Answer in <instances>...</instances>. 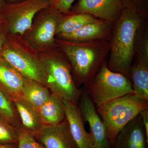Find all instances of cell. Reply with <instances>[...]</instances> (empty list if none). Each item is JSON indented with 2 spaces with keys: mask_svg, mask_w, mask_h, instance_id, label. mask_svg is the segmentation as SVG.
<instances>
[{
  "mask_svg": "<svg viewBox=\"0 0 148 148\" xmlns=\"http://www.w3.org/2000/svg\"><path fill=\"white\" fill-rule=\"evenodd\" d=\"M56 42L68 59L79 88L87 84L107 62L110 48L108 40L77 42L56 38Z\"/></svg>",
  "mask_w": 148,
  "mask_h": 148,
  "instance_id": "obj_1",
  "label": "cell"
},
{
  "mask_svg": "<svg viewBox=\"0 0 148 148\" xmlns=\"http://www.w3.org/2000/svg\"><path fill=\"white\" fill-rule=\"evenodd\" d=\"M145 19L147 18L124 8L114 25L110 40L107 66L112 71L122 74L129 79L130 69L134 58L135 36Z\"/></svg>",
  "mask_w": 148,
  "mask_h": 148,
  "instance_id": "obj_2",
  "label": "cell"
},
{
  "mask_svg": "<svg viewBox=\"0 0 148 148\" xmlns=\"http://www.w3.org/2000/svg\"><path fill=\"white\" fill-rule=\"evenodd\" d=\"M40 54L45 70L47 87L51 93L78 106L83 90L76 85L64 53L57 47Z\"/></svg>",
  "mask_w": 148,
  "mask_h": 148,
  "instance_id": "obj_3",
  "label": "cell"
},
{
  "mask_svg": "<svg viewBox=\"0 0 148 148\" xmlns=\"http://www.w3.org/2000/svg\"><path fill=\"white\" fill-rule=\"evenodd\" d=\"M97 108L108 132L110 144L114 147L121 130L143 111L148 109V99L135 93H130Z\"/></svg>",
  "mask_w": 148,
  "mask_h": 148,
  "instance_id": "obj_4",
  "label": "cell"
},
{
  "mask_svg": "<svg viewBox=\"0 0 148 148\" xmlns=\"http://www.w3.org/2000/svg\"><path fill=\"white\" fill-rule=\"evenodd\" d=\"M4 59L23 76L47 86L46 76L40 53L21 36L8 34L0 51Z\"/></svg>",
  "mask_w": 148,
  "mask_h": 148,
  "instance_id": "obj_5",
  "label": "cell"
},
{
  "mask_svg": "<svg viewBox=\"0 0 148 148\" xmlns=\"http://www.w3.org/2000/svg\"><path fill=\"white\" fill-rule=\"evenodd\" d=\"M86 92L96 107L123 95L134 93L130 80L108 68L107 62L87 84Z\"/></svg>",
  "mask_w": 148,
  "mask_h": 148,
  "instance_id": "obj_6",
  "label": "cell"
},
{
  "mask_svg": "<svg viewBox=\"0 0 148 148\" xmlns=\"http://www.w3.org/2000/svg\"><path fill=\"white\" fill-rule=\"evenodd\" d=\"M62 15L50 6L42 10L37 14L31 27L21 36L38 53H45L55 49L57 48L56 28Z\"/></svg>",
  "mask_w": 148,
  "mask_h": 148,
  "instance_id": "obj_7",
  "label": "cell"
},
{
  "mask_svg": "<svg viewBox=\"0 0 148 148\" xmlns=\"http://www.w3.org/2000/svg\"><path fill=\"white\" fill-rule=\"evenodd\" d=\"M53 0H22L6 4L0 12L8 34L22 36L37 14L49 7Z\"/></svg>",
  "mask_w": 148,
  "mask_h": 148,
  "instance_id": "obj_8",
  "label": "cell"
},
{
  "mask_svg": "<svg viewBox=\"0 0 148 148\" xmlns=\"http://www.w3.org/2000/svg\"><path fill=\"white\" fill-rule=\"evenodd\" d=\"M124 8L121 0H79L71 12L88 14L115 25Z\"/></svg>",
  "mask_w": 148,
  "mask_h": 148,
  "instance_id": "obj_9",
  "label": "cell"
},
{
  "mask_svg": "<svg viewBox=\"0 0 148 148\" xmlns=\"http://www.w3.org/2000/svg\"><path fill=\"white\" fill-rule=\"evenodd\" d=\"M78 107L84 120L88 123L96 148H110L105 125L87 92L83 91Z\"/></svg>",
  "mask_w": 148,
  "mask_h": 148,
  "instance_id": "obj_10",
  "label": "cell"
},
{
  "mask_svg": "<svg viewBox=\"0 0 148 148\" xmlns=\"http://www.w3.org/2000/svg\"><path fill=\"white\" fill-rule=\"evenodd\" d=\"M32 135L45 148H78L66 118L56 125H43Z\"/></svg>",
  "mask_w": 148,
  "mask_h": 148,
  "instance_id": "obj_11",
  "label": "cell"
},
{
  "mask_svg": "<svg viewBox=\"0 0 148 148\" xmlns=\"http://www.w3.org/2000/svg\"><path fill=\"white\" fill-rule=\"evenodd\" d=\"M63 101L65 107L66 118L78 148H96L92 135L86 130L85 121L78 106L66 100Z\"/></svg>",
  "mask_w": 148,
  "mask_h": 148,
  "instance_id": "obj_12",
  "label": "cell"
},
{
  "mask_svg": "<svg viewBox=\"0 0 148 148\" xmlns=\"http://www.w3.org/2000/svg\"><path fill=\"white\" fill-rule=\"evenodd\" d=\"M24 76L0 57V89L12 102L22 99Z\"/></svg>",
  "mask_w": 148,
  "mask_h": 148,
  "instance_id": "obj_13",
  "label": "cell"
},
{
  "mask_svg": "<svg viewBox=\"0 0 148 148\" xmlns=\"http://www.w3.org/2000/svg\"><path fill=\"white\" fill-rule=\"evenodd\" d=\"M148 142L140 114L131 121L119 133L114 148H147Z\"/></svg>",
  "mask_w": 148,
  "mask_h": 148,
  "instance_id": "obj_14",
  "label": "cell"
},
{
  "mask_svg": "<svg viewBox=\"0 0 148 148\" xmlns=\"http://www.w3.org/2000/svg\"><path fill=\"white\" fill-rule=\"evenodd\" d=\"M114 25L108 21L99 19L86 25L76 32L60 35L56 38L77 42L97 40H110Z\"/></svg>",
  "mask_w": 148,
  "mask_h": 148,
  "instance_id": "obj_15",
  "label": "cell"
},
{
  "mask_svg": "<svg viewBox=\"0 0 148 148\" xmlns=\"http://www.w3.org/2000/svg\"><path fill=\"white\" fill-rule=\"evenodd\" d=\"M38 112L44 125H56L66 119L63 99L52 93Z\"/></svg>",
  "mask_w": 148,
  "mask_h": 148,
  "instance_id": "obj_16",
  "label": "cell"
},
{
  "mask_svg": "<svg viewBox=\"0 0 148 148\" xmlns=\"http://www.w3.org/2000/svg\"><path fill=\"white\" fill-rule=\"evenodd\" d=\"M44 85L24 76L22 99L38 111L51 94Z\"/></svg>",
  "mask_w": 148,
  "mask_h": 148,
  "instance_id": "obj_17",
  "label": "cell"
},
{
  "mask_svg": "<svg viewBox=\"0 0 148 148\" xmlns=\"http://www.w3.org/2000/svg\"><path fill=\"white\" fill-rule=\"evenodd\" d=\"M99 19L88 14L70 12L62 14L56 28V37L71 34L87 24L95 22Z\"/></svg>",
  "mask_w": 148,
  "mask_h": 148,
  "instance_id": "obj_18",
  "label": "cell"
},
{
  "mask_svg": "<svg viewBox=\"0 0 148 148\" xmlns=\"http://www.w3.org/2000/svg\"><path fill=\"white\" fill-rule=\"evenodd\" d=\"M129 76L134 93L148 99V61L133 60Z\"/></svg>",
  "mask_w": 148,
  "mask_h": 148,
  "instance_id": "obj_19",
  "label": "cell"
},
{
  "mask_svg": "<svg viewBox=\"0 0 148 148\" xmlns=\"http://www.w3.org/2000/svg\"><path fill=\"white\" fill-rule=\"evenodd\" d=\"M14 103L18 112L22 129L33 134L41 128L44 125L36 110L22 99Z\"/></svg>",
  "mask_w": 148,
  "mask_h": 148,
  "instance_id": "obj_20",
  "label": "cell"
},
{
  "mask_svg": "<svg viewBox=\"0 0 148 148\" xmlns=\"http://www.w3.org/2000/svg\"><path fill=\"white\" fill-rule=\"evenodd\" d=\"M0 117L16 129L22 128L18 112L14 102L0 89Z\"/></svg>",
  "mask_w": 148,
  "mask_h": 148,
  "instance_id": "obj_21",
  "label": "cell"
},
{
  "mask_svg": "<svg viewBox=\"0 0 148 148\" xmlns=\"http://www.w3.org/2000/svg\"><path fill=\"white\" fill-rule=\"evenodd\" d=\"M17 130L0 117V145H17Z\"/></svg>",
  "mask_w": 148,
  "mask_h": 148,
  "instance_id": "obj_22",
  "label": "cell"
},
{
  "mask_svg": "<svg viewBox=\"0 0 148 148\" xmlns=\"http://www.w3.org/2000/svg\"><path fill=\"white\" fill-rule=\"evenodd\" d=\"M17 130V148H45L37 141L32 133L22 128Z\"/></svg>",
  "mask_w": 148,
  "mask_h": 148,
  "instance_id": "obj_23",
  "label": "cell"
},
{
  "mask_svg": "<svg viewBox=\"0 0 148 148\" xmlns=\"http://www.w3.org/2000/svg\"><path fill=\"white\" fill-rule=\"evenodd\" d=\"M75 0H53L51 5L54 9L62 14H66L71 12L73 4Z\"/></svg>",
  "mask_w": 148,
  "mask_h": 148,
  "instance_id": "obj_24",
  "label": "cell"
},
{
  "mask_svg": "<svg viewBox=\"0 0 148 148\" xmlns=\"http://www.w3.org/2000/svg\"><path fill=\"white\" fill-rule=\"evenodd\" d=\"M8 35V32L4 24H0V51L6 40Z\"/></svg>",
  "mask_w": 148,
  "mask_h": 148,
  "instance_id": "obj_25",
  "label": "cell"
},
{
  "mask_svg": "<svg viewBox=\"0 0 148 148\" xmlns=\"http://www.w3.org/2000/svg\"><path fill=\"white\" fill-rule=\"evenodd\" d=\"M140 114L142 118V121L145 132L146 138L148 143V109L143 111Z\"/></svg>",
  "mask_w": 148,
  "mask_h": 148,
  "instance_id": "obj_26",
  "label": "cell"
},
{
  "mask_svg": "<svg viewBox=\"0 0 148 148\" xmlns=\"http://www.w3.org/2000/svg\"><path fill=\"white\" fill-rule=\"evenodd\" d=\"M0 148H17V145H0Z\"/></svg>",
  "mask_w": 148,
  "mask_h": 148,
  "instance_id": "obj_27",
  "label": "cell"
},
{
  "mask_svg": "<svg viewBox=\"0 0 148 148\" xmlns=\"http://www.w3.org/2000/svg\"><path fill=\"white\" fill-rule=\"evenodd\" d=\"M5 4L3 0H0V12L3 9Z\"/></svg>",
  "mask_w": 148,
  "mask_h": 148,
  "instance_id": "obj_28",
  "label": "cell"
},
{
  "mask_svg": "<svg viewBox=\"0 0 148 148\" xmlns=\"http://www.w3.org/2000/svg\"><path fill=\"white\" fill-rule=\"evenodd\" d=\"M3 23H4L3 19L1 15L0 14V24H3Z\"/></svg>",
  "mask_w": 148,
  "mask_h": 148,
  "instance_id": "obj_29",
  "label": "cell"
},
{
  "mask_svg": "<svg viewBox=\"0 0 148 148\" xmlns=\"http://www.w3.org/2000/svg\"><path fill=\"white\" fill-rule=\"evenodd\" d=\"M9 1L11 2V3H14L17 2V1L18 0H9Z\"/></svg>",
  "mask_w": 148,
  "mask_h": 148,
  "instance_id": "obj_30",
  "label": "cell"
}]
</instances>
